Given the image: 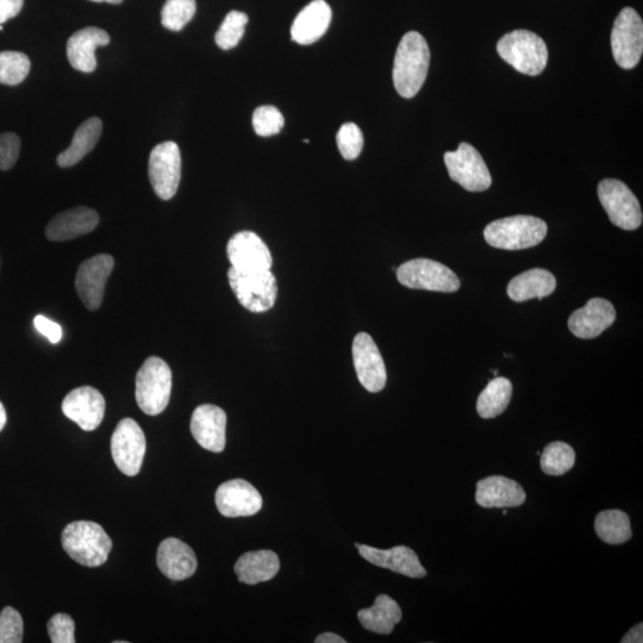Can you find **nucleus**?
I'll list each match as a JSON object with an SVG mask.
<instances>
[{
    "label": "nucleus",
    "mask_w": 643,
    "mask_h": 643,
    "mask_svg": "<svg viewBox=\"0 0 643 643\" xmlns=\"http://www.w3.org/2000/svg\"><path fill=\"white\" fill-rule=\"evenodd\" d=\"M430 65L429 46L417 31H410L399 42L395 64H393V85L403 98H414L426 81Z\"/></svg>",
    "instance_id": "nucleus-1"
},
{
    "label": "nucleus",
    "mask_w": 643,
    "mask_h": 643,
    "mask_svg": "<svg viewBox=\"0 0 643 643\" xmlns=\"http://www.w3.org/2000/svg\"><path fill=\"white\" fill-rule=\"evenodd\" d=\"M62 547L78 564L102 566L112 549L110 536L95 522L78 521L68 524L61 535Z\"/></svg>",
    "instance_id": "nucleus-2"
},
{
    "label": "nucleus",
    "mask_w": 643,
    "mask_h": 643,
    "mask_svg": "<svg viewBox=\"0 0 643 643\" xmlns=\"http://www.w3.org/2000/svg\"><path fill=\"white\" fill-rule=\"evenodd\" d=\"M548 227L545 221L534 216H511L486 226L484 237L491 247L505 251L539 246L546 239Z\"/></svg>",
    "instance_id": "nucleus-3"
},
{
    "label": "nucleus",
    "mask_w": 643,
    "mask_h": 643,
    "mask_svg": "<svg viewBox=\"0 0 643 643\" xmlns=\"http://www.w3.org/2000/svg\"><path fill=\"white\" fill-rule=\"evenodd\" d=\"M497 52L517 72L539 76L548 61V49L539 35L528 30H515L499 40Z\"/></svg>",
    "instance_id": "nucleus-4"
},
{
    "label": "nucleus",
    "mask_w": 643,
    "mask_h": 643,
    "mask_svg": "<svg viewBox=\"0 0 643 643\" xmlns=\"http://www.w3.org/2000/svg\"><path fill=\"white\" fill-rule=\"evenodd\" d=\"M172 371L160 358L145 361L136 376V402L148 416L160 415L170 403Z\"/></svg>",
    "instance_id": "nucleus-5"
},
{
    "label": "nucleus",
    "mask_w": 643,
    "mask_h": 643,
    "mask_svg": "<svg viewBox=\"0 0 643 643\" xmlns=\"http://www.w3.org/2000/svg\"><path fill=\"white\" fill-rule=\"evenodd\" d=\"M230 287L243 308L261 314L271 310L278 296L277 279L271 270L241 272L230 268Z\"/></svg>",
    "instance_id": "nucleus-6"
},
{
    "label": "nucleus",
    "mask_w": 643,
    "mask_h": 643,
    "mask_svg": "<svg viewBox=\"0 0 643 643\" xmlns=\"http://www.w3.org/2000/svg\"><path fill=\"white\" fill-rule=\"evenodd\" d=\"M397 279L412 290L452 293L460 289V280L451 268L430 259H414L398 267Z\"/></svg>",
    "instance_id": "nucleus-7"
},
{
    "label": "nucleus",
    "mask_w": 643,
    "mask_h": 643,
    "mask_svg": "<svg viewBox=\"0 0 643 643\" xmlns=\"http://www.w3.org/2000/svg\"><path fill=\"white\" fill-rule=\"evenodd\" d=\"M598 198L616 227L635 230L641 226L643 217L638 198L623 181L602 180L598 185Z\"/></svg>",
    "instance_id": "nucleus-8"
},
{
    "label": "nucleus",
    "mask_w": 643,
    "mask_h": 643,
    "mask_svg": "<svg viewBox=\"0 0 643 643\" xmlns=\"http://www.w3.org/2000/svg\"><path fill=\"white\" fill-rule=\"evenodd\" d=\"M611 48L616 64L623 70L638 66L643 53V22L633 8L618 14L611 33Z\"/></svg>",
    "instance_id": "nucleus-9"
},
{
    "label": "nucleus",
    "mask_w": 643,
    "mask_h": 643,
    "mask_svg": "<svg viewBox=\"0 0 643 643\" xmlns=\"http://www.w3.org/2000/svg\"><path fill=\"white\" fill-rule=\"evenodd\" d=\"M449 177L470 192L490 189L492 178L483 156L470 143H460L457 151L445 154Z\"/></svg>",
    "instance_id": "nucleus-10"
},
{
    "label": "nucleus",
    "mask_w": 643,
    "mask_h": 643,
    "mask_svg": "<svg viewBox=\"0 0 643 643\" xmlns=\"http://www.w3.org/2000/svg\"><path fill=\"white\" fill-rule=\"evenodd\" d=\"M147 442L145 433L133 418H124L117 424L111 439V453L123 474L135 477L145 460Z\"/></svg>",
    "instance_id": "nucleus-11"
},
{
    "label": "nucleus",
    "mask_w": 643,
    "mask_h": 643,
    "mask_svg": "<svg viewBox=\"0 0 643 643\" xmlns=\"http://www.w3.org/2000/svg\"><path fill=\"white\" fill-rule=\"evenodd\" d=\"M148 173L155 195L162 201L176 196L181 178V155L176 142H162L154 147L149 156Z\"/></svg>",
    "instance_id": "nucleus-12"
},
{
    "label": "nucleus",
    "mask_w": 643,
    "mask_h": 643,
    "mask_svg": "<svg viewBox=\"0 0 643 643\" xmlns=\"http://www.w3.org/2000/svg\"><path fill=\"white\" fill-rule=\"evenodd\" d=\"M115 261L111 255L99 254L80 265L76 277V289L81 302L91 311L101 307L106 282L114 270Z\"/></svg>",
    "instance_id": "nucleus-13"
},
{
    "label": "nucleus",
    "mask_w": 643,
    "mask_h": 643,
    "mask_svg": "<svg viewBox=\"0 0 643 643\" xmlns=\"http://www.w3.org/2000/svg\"><path fill=\"white\" fill-rule=\"evenodd\" d=\"M353 362L359 382L372 393L384 389L387 380L382 354L372 337L359 333L353 341Z\"/></svg>",
    "instance_id": "nucleus-14"
},
{
    "label": "nucleus",
    "mask_w": 643,
    "mask_h": 643,
    "mask_svg": "<svg viewBox=\"0 0 643 643\" xmlns=\"http://www.w3.org/2000/svg\"><path fill=\"white\" fill-rule=\"evenodd\" d=\"M105 399L101 392L91 386H81L68 393L62 402V412L76 422L85 432L96 430L105 415Z\"/></svg>",
    "instance_id": "nucleus-15"
},
{
    "label": "nucleus",
    "mask_w": 643,
    "mask_h": 643,
    "mask_svg": "<svg viewBox=\"0 0 643 643\" xmlns=\"http://www.w3.org/2000/svg\"><path fill=\"white\" fill-rule=\"evenodd\" d=\"M227 254L232 267L241 272L268 271L273 265L270 249L252 232L235 234L228 242Z\"/></svg>",
    "instance_id": "nucleus-16"
},
{
    "label": "nucleus",
    "mask_w": 643,
    "mask_h": 643,
    "mask_svg": "<svg viewBox=\"0 0 643 643\" xmlns=\"http://www.w3.org/2000/svg\"><path fill=\"white\" fill-rule=\"evenodd\" d=\"M218 511L226 517H247L258 514L262 508L260 492L243 479L223 483L216 491Z\"/></svg>",
    "instance_id": "nucleus-17"
},
{
    "label": "nucleus",
    "mask_w": 643,
    "mask_h": 643,
    "mask_svg": "<svg viewBox=\"0 0 643 643\" xmlns=\"http://www.w3.org/2000/svg\"><path fill=\"white\" fill-rule=\"evenodd\" d=\"M227 414L216 405L204 404L193 411L191 433L203 448L221 453L226 448Z\"/></svg>",
    "instance_id": "nucleus-18"
},
{
    "label": "nucleus",
    "mask_w": 643,
    "mask_h": 643,
    "mask_svg": "<svg viewBox=\"0 0 643 643\" xmlns=\"http://www.w3.org/2000/svg\"><path fill=\"white\" fill-rule=\"evenodd\" d=\"M615 320L614 305L607 299L593 298L584 308L573 312L568 320V328L579 339H595L613 326Z\"/></svg>",
    "instance_id": "nucleus-19"
},
{
    "label": "nucleus",
    "mask_w": 643,
    "mask_h": 643,
    "mask_svg": "<svg viewBox=\"0 0 643 643\" xmlns=\"http://www.w3.org/2000/svg\"><path fill=\"white\" fill-rule=\"evenodd\" d=\"M355 547L359 549L361 557L366 559L368 563L403 574V576L409 578H423L427 576L426 568L421 565L417 554L407 546L378 549L355 543Z\"/></svg>",
    "instance_id": "nucleus-20"
},
{
    "label": "nucleus",
    "mask_w": 643,
    "mask_h": 643,
    "mask_svg": "<svg viewBox=\"0 0 643 643\" xmlns=\"http://www.w3.org/2000/svg\"><path fill=\"white\" fill-rule=\"evenodd\" d=\"M527 495L522 486L513 479L492 476L479 480L476 502L480 507L491 509L516 508L526 502Z\"/></svg>",
    "instance_id": "nucleus-21"
},
{
    "label": "nucleus",
    "mask_w": 643,
    "mask_h": 643,
    "mask_svg": "<svg viewBox=\"0 0 643 643\" xmlns=\"http://www.w3.org/2000/svg\"><path fill=\"white\" fill-rule=\"evenodd\" d=\"M156 563L164 576L176 582L192 577L198 567L193 549L176 538H168L160 543Z\"/></svg>",
    "instance_id": "nucleus-22"
},
{
    "label": "nucleus",
    "mask_w": 643,
    "mask_h": 643,
    "mask_svg": "<svg viewBox=\"0 0 643 643\" xmlns=\"http://www.w3.org/2000/svg\"><path fill=\"white\" fill-rule=\"evenodd\" d=\"M110 36L105 30L89 27L74 33L67 42V56L74 70L92 73L97 68L96 49L108 46Z\"/></svg>",
    "instance_id": "nucleus-23"
},
{
    "label": "nucleus",
    "mask_w": 643,
    "mask_h": 643,
    "mask_svg": "<svg viewBox=\"0 0 643 643\" xmlns=\"http://www.w3.org/2000/svg\"><path fill=\"white\" fill-rule=\"evenodd\" d=\"M332 17V9L326 0H314L299 12L293 21L292 40L298 45H312L327 33Z\"/></svg>",
    "instance_id": "nucleus-24"
},
{
    "label": "nucleus",
    "mask_w": 643,
    "mask_h": 643,
    "mask_svg": "<svg viewBox=\"0 0 643 643\" xmlns=\"http://www.w3.org/2000/svg\"><path fill=\"white\" fill-rule=\"evenodd\" d=\"M98 223L99 216L95 210L80 206L55 216L46 228V236L51 241H70L93 232Z\"/></svg>",
    "instance_id": "nucleus-25"
},
{
    "label": "nucleus",
    "mask_w": 643,
    "mask_h": 643,
    "mask_svg": "<svg viewBox=\"0 0 643 643\" xmlns=\"http://www.w3.org/2000/svg\"><path fill=\"white\" fill-rule=\"evenodd\" d=\"M280 560L277 553L272 551L248 552L239 558L235 564V573L240 582L255 585L268 582L277 576Z\"/></svg>",
    "instance_id": "nucleus-26"
},
{
    "label": "nucleus",
    "mask_w": 643,
    "mask_h": 643,
    "mask_svg": "<svg viewBox=\"0 0 643 643\" xmlns=\"http://www.w3.org/2000/svg\"><path fill=\"white\" fill-rule=\"evenodd\" d=\"M557 287L553 274L543 268H534L515 277L508 285V296L521 303L529 299L551 296Z\"/></svg>",
    "instance_id": "nucleus-27"
},
{
    "label": "nucleus",
    "mask_w": 643,
    "mask_h": 643,
    "mask_svg": "<svg viewBox=\"0 0 643 643\" xmlns=\"http://www.w3.org/2000/svg\"><path fill=\"white\" fill-rule=\"evenodd\" d=\"M359 621L370 632L389 635L396 624L402 620V610L395 599L387 595H379L373 607L362 609L358 613Z\"/></svg>",
    "instance_id": "nucleus-28"
},
{
    "label": "nucleus",
    "mask_w": 643,
    "mask_h": 643,
    "mask_svg": "<svg viewBox=\"0 0 643 643\" xmlns=\"http://www.w3.org/2000/svg\"><path fill=\"white\" fill-rule=\"evenodd\" d=\"M103 124L97 117L89 118L77 129L71 146L58 156L60 167H72L93 151L101 139Z\"/></svg>",
    "instance_id": "nucleus-29"
},
{
    "label": "nucleus",
    "mask_w": 643,
    "mask_h": 643,
    "mask_svg": "<svg viewBox=\"0 0 643 643\" xmlns=\"http://www.w3.org/2000/svg\"><path fill=\"white\" fill-rule=\"evenodd\" d=\"M511 397H513V384L509 379L501 377L492 379L479 395L477 402L479 416L489 420L502 415L507 410Z\"/></svg>",
    "instance_id": "nucleus-30"
},
{
    "label": "nucleus",
    "mask_w": 643,
    "mask_h": 643,
    "mask_svg": "<svg viewBox=\"0 0 643 643\" xmlns=\"http://www.w3.org/2000/svg\"><path fill=\"white\" fill-rule=\"evenodd\" d=\"M595 530L598 538L609 545H622L632 539L629 517L621 510L599 513L595 521Z\"/></svg>",
    "instance_id": "nucleus-31"
},
{
    "label": "nucleus",
    "mask_w": 643,
    "mask_h": 643,
    "mask_svg": "<svg viewBox=\"0 0 643 643\" xmlns=\"http://www.w3.org/2000/svg\"><path fill=\"white\" fill-rule=\"evenodd\" d=\"M574 463H576V453L565 442L549 443L541 454V468L548 476H563L572 470Z\"/></svg>",
    "instance_id": "nucleus-32"
},
{
    "label": "nucleus",
    "mask_w": 643,
    "mask_h": 643,
    "mask_svg": "<svg viewBox=\"0 0 643 643\" xmlns=\"http://www.w3.org/2000/svg\"><path fill=\"white\" fill-rule=\"evenodd\" d=\"M30 60L20 52H0V84H21L30 72Z\"/></svg>",
    "instance_id": "nucleus-33"
},
{
    "label": "nucleus",
    "mask_w": 643,
    "mask_h": 643,
    "mask_svg": "<svg viewBox=\"0 0 643 643\" xmlns=\"http://www.w3.org/2000/svg\"><path fill=\"white\" fill-rule=\"evenodd\" d=\"M196 0H167L161 11V23L168 30H183L196 15Z\"/></svg>",
    "instance_id": "nucleus-34"
},
{
    "label": "nucleus",
    "mask_w": 643,
    "mask_h": 643,
    "mask_svg": "<svg viewBox=\"0 0 643 643\" xmlns=\"http://www.w3.org/2000/svg\"><path fill=\"white\" fill-rule=\"evenodd\" d=\"M248 23V16L240 11H230L224 18L220 29L216 33L217 46L223 51L235 48L239 45Z\"/></svg>",
    "instance_id": "nucleus-35"
},
{
    "label": "nucleus",
    "mask_w": 643,
    "mask_h": 643,
    "mask_svg": "<svg viewBox=\"0 0 643 643\" xmlns=\"http://www.w3.org/2000/svg\"><path fill=\"white\" fill-rule=\"evenodd\" d=\"M285 126L282 112L271 105L260 106L253 114V128L261 137L277 135Z\"/></svg>",
    "instance_id": "nucleus-36"
},
{
    "label": "nucleus",
    "mask_w": 643,
    "mask_h": 643,
    "mask_svg": "<svg viewBox=\"0 0 643 643\" xmlns=\"http://www.w3.org/2000/svg\"><path fill=\"white\" fill-rule=\"evenodd\" d=\"M336 142L343 158L352 161L359 158L364 148V135L357 124L345 123L337 131Z\"/></svg>",
    "instance_id": "nucleus-37"
},
{
    "label": "nucleus",
    "mask_w": 643,
    "mask_h": 643,
    "mask_svg": "<svg viewBox=\"0 0 643 643\" xmlns=\"http://www.w3.org/2000/svg\"><path fill=\"white\" fill-rule=\"evenodd\" d=\"M23 618L14 608H4L0 613V643L23 641Z\"/></svg>",
    "instance_id": "nucleus-38"
},
{
    "label": "nucleus",
    "mask_w": 643,
    "mask_h": 643,
    "mask_svg": "<svg viewBox=\"0 0 643 643\" xmlns=\"http://www.w3.org/2000/svg\"><path fill=\"white\" fill-rule=\"evenodd\" d=\"M48 634L53 643H74V621L66 614H56L48 622Z\"/></svg>",
    "instance_id": "nucleus-39"
},
{
    "label": "nucleus",
    "mask_w": 643,
    "mask_h": 643,
    "mask_svg": "<svg viewBox=\"0 0 643 643\" xmlns=\"http://www.w3.org/2000/svg\"><path fill=\"white\" fill-rule=\"evenodd\" d=\"M21 152V139L14 133L0 135V170L14 167Z\"/></svg>",
    "instance_id": "nucleus-40"
},
{
    "label": "nucleus",
    "mask_w": 643,
    "mask_h": 643,
    "mask_svg": "<svg viewBox=\"0 0 643 643\" xmlns=\"http://www.w3.org/2000/svg\"><path fill=\"white\" fill-rule=\"evenodd\" d=\"M34 326L37 332L46 336L52 343H59L62 339V328L60 327V324L48 320L45 316H36Z\"/></svg>",
    "instance_id": "nucleus-41"
},
{
    "label": "nucleus",
    "mask_w": 643,
    "mask_h": 643,
    "mask_svg": "<svg viewBox=\"0 0 643 643\" xmlns=\"http://www.w3.org/2000/svg\"><path fill=\"white\" fill-rule=\"evenodd\" d=\"M24 0H0V24L20 14Z\"/></svg>",
    "instance_id": "nucleus-42"
},
{
    "label": "nucleus",
    "mask_w": 643,
    "mask_h": 643,
    "mask_svg": "<svg viewBox=\"0 0 643 643\" xmlns=\"http://www.w3.org/2000/svg\"><path fill=\"white\" fill-rule=\"evenodd\" d=\"M622 643H642L643 642V624L640 623L633 629H630L626 636H624Z\"/></svg>",
    "instance_id": "nucleus-43"
},
{
    "label": "nucleus",
    "mask_w": 643,
    "mask_h": 643,
    "mask_svg": "<svg viewBox=\"0 0 643 643\" xmlns=\"http://www.w3.org/2000/svg\"><path fill=\"white\" fill-rule=\"evenodd\" d=\"M316 643H346L345 639H342L341 636L334 633H324L320 636H317L315 640Z\"/></svg>",
    "instance_id": "nucleus-44"
},
{
    "label": "nucleus",
    "mask_w": 643,
    "mask_h": 643,
    "mask_svg": "<svg viewBox=\"0 0 643 643\" xmlns=\"http://www.w3.org/2000/svg\"><path fill=\"white\" fill-rule=\"evenodd\" d=\"M6 424V411L2 402H0V432L4 429Z\"/></svg>",
    "instance_id": "nucleus-45"
},
{
    "label": "nucleus",
    "mask_w": 643,
    "mask_h": 643,
    "mask_svg": "<svg viewBox=\"0 0 643 643\" xmlns=\"http://www.w3.org/2000/svg\"><path fill=\"white\" fill-rule=\"evenodd\" d=\"M95 3H109V4H121L123 0H91Z\"/></svg>",
    "instance_id": "nucleus-46"
}]
</instances>
